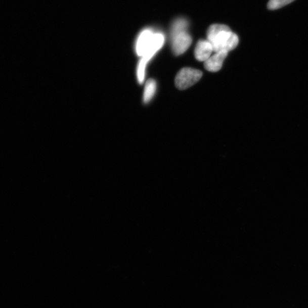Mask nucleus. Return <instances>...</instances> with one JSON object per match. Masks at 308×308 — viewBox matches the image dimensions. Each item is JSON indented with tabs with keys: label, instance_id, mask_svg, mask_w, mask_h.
<instances>
[{
	"label": "nucleus",
	"instance_id": "obj_3",
	"mask_svg": "<svg viewBox=\"0 0 308 308\" xmlns=\"http://www.w3.org/2000/svg\"><path fill=\"white\" fill-rule=\"evenodd\" d=\"M200 70L190 68L181 69L177 75L175 85L180 90H185L197 83L202 77Z\"/></svg>",
	"mask_w": 308,
	"mask_h": 308
},
{
	"label": "nucleus",
	"instance_id": "obj_8",
	"mask_svg": "<svg viewBox=\"0 0 308 308\" xmlns=\"http://www.w3.org/2000/svg\"><path fill=\"white\" fill-rule=\"evenodd\" d=\"M295 0H270L268 3L267 7L270 10L274 11L279 10L292 3Z\"/></svg>",
	"mask_w": 308,
	"mask_h": 308
},
{
	"label": "nucleus",
	"instance_id": "obj_6",
	"mask_svg": "<svg viewBox=\"0 0 308 308\" xmlns=\"http://www.w3.org/2000/svg\"><path fill=\"white\" fill-rule=\"evenodd\" d=\"M213 52L212 45L208 41L200 40L196 44L195 49V56L196 60L205 62L207 60Z\"/></svg>",
	"mask_w": 308,
	"mask_h": 308
},
{
	"label": "nucleus",
	"instance_id": "obj_5",
	"mask_svg": "<svg viewBox=\"0 0 308 308\" xmlns=\"http://www.w3.org/2000/svg\"><path fill=\"white\" fill-rule=\"evenodd\" d=\"M228 53L225 51L216 53L215 55L209 58L204 62V68L211 72H217L223 66V62L226 59Z\"/></svg>",
	"mask_w": 308,
	"mask_h": 308
},
{
	"label": "nucleus",
	"instance_id": "obj_7",
	"mask_svg": "<svg viewBox=\"0 0 308 308\" xmlns=\"http://www.w3.org/2000/svg\"><path fill=\"white\" fill-rule=\"evenodd\" d=\"M157 89V83L154 79H150L147 81L145 87L144 101L146 104L149 102L154 97Z\"/></svg>",
	"mask_w": 308,
	"mask_h": 308
},
{
	"label": "nucleus",
	"instance_id": "obj_1",
	"mask_svg": "<svg viewBox=\"0 0 308 308\" xmlns=\"http://www.w3.org/2000/svg\"><path fill=\"white\" fill-rule=\"evenodd\" d=\"M207 41L211 43L215 53L234 50L238 46V35L232 32L229 26L213 24L209 26L207 33Z\"/></svg>",
	"mask_w": 308,
	"mask_h": 308
},
{
	"label": "nucleus",
	"instance_id": "obj_4",
	"mask_svg": "<svg viewBox=\"0 0 308 308\" xmlns=\"http://www.w3.org/2000/svg\"><path fill=\"white\" fill-rule=\"evenodd\" d=\"M161 33H154L149 29L145 30L140 34L136 44V52L138 56L143 57L159 41Z\"/></svg>",
	"mask_w": 308,
	"mask_h": 308
},
{
	"label": "nucleus",
	"instance_id": "obj_2",
	"mask_svg": "<svg viewBox=\"0 0 308 308\" xmlns=\"http://www.w3.org/2000/svg\"><path fill=\"white\" fill-rule=\"evenodd\" d=\"M171 36L172 51L176 56L184 53L193 41L191 35L187 32V28L184 27L171 29Z\"/></svg>",
	"mask_w": 308,
	"mask_h": 308
}]
</instances>
